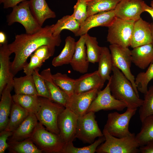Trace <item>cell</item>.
Masks as SVG:
<instances>
[{"mask_svg": "<svg viewBox=\"0 0 153 153\" xmlns=\"http://www.w3.org/2000/svg\"><path fill=\"white\" fill-rule=\"evenodd\" d=\"M29 4L32 13L42 27L46 19L56 17L55 12L50 8L45 0H30Z\"/></svg>", "mask_w": 153, "mask_h": 153, "instance_id": "obj_23", "label": "cell"}, {"mask_svg": "<svg viewBox=\"0 0 153 153\" xmlns=\"http://www.w3.org/2000/svg\"><path fill=\"white\" fill-rule=\"evenodd\" d=\"M95 113L89 112L78 117L76 137L84 143L91 144L97 137L104 136L95 120Z\"/></svg>", "mask_w": 153, "mask_h": 153, "instance_id": "obj_9", "label": "cell"}, {"mask_svg": "<svg viewBox=\"0 0 153 153\" xmlns=\"http://www.w3.org/2000/svg\"><path fill=\"white\" fill-rule=\"evenodd\" d=\"M35 114L30 112L19 126L12 132L8 143L20 141L30 138L39 122Z\"/></svg>", "mask_w": 153, "mask_h": 153, "instance_id": "obj_21", "label": "cell"}, {"mask_svg": "<svg viewBox=\"0 0 153 153\" xmlns=\"http://www.w3.org/2000/svg\"><path fill=\"white\" fill-rule=\"evenodd\" d=\"M12 88L7 84L1 94L0 102V131L5 130L8 121V116L13 100L10 92Z\"/></svg>", "mask_w": 153, "mask_h": 153, "instance_id": "obj_24", "label": "cell"}, {"mask_svg": "<svg viewBox=\"0 0 153 153\" xmlns=\"http://www.w3.org/2000/svg\"><path fill=\"white\" fill-rule=\"evenodd\" d=\"M85 35V44L88 61L94 64L97 63L101 53V47L99 46L96 37L90 36L88 33Z\"/></svg>", "mask_w": 153, "mask_h": 153, "instance_id": "obj_34", "label": "cell"}, {"mask_svg": "<svg viewBox=\"0 0 153 153\" xmlns=\"http://www.w3.org/2000/svg\"><path fill=\"white\" fill-rule=\"evenodd\" d=\"M126 107L127 106L125 103L116 99L112 95L108 81L105 88L98 92L86 113L90 111L95 112L101 110H116L121 111Z\"/></svg>", "mask_w": 153, "mask_h": 153, "instance_id": "obj_11", "label": "cell"}, {"mask_svg": "<svg viewBox=\"0 0 153 153\" xmlns=\"http://www.w3.org/2000/svg\"><path fill=\"white\" fill-rule=\"evenodd\" d=\"M135 21L124 20L116 17L108 27L107 41L110 44L128 48L130 45Z\"/></svg>", "mask_w": 153, "mask_h": 153, "instance_id": "obj_6", "label": "cell"}, {"mask_svg": "<svg viewBox=\"0 0 153 153\" xmlns=\"http://www.w3.org/2000/svg\"><path fill=\"white\" fill-rule=\"evenodd\" d=\"M40 74L46 83L51 100L66 108L67 105L69 97L55 82L53 78L50 69L48 68L43 70Z\"/></svg>", "mask_w": 153, "mask_h": 153, "instance_id": "obj_20", "label": "cell"}, {"mask_svg": "<svg viewBox=\"0 0 153 153\" xmlns=\"http://www.w3.org/2000/svg\"><path fill=\"white\" fill-rule=\"evenodd\" d=\"M73 8V12L72 15L81 26L88 17L87 2L84 0H77Z\"/></svg>", "mask_w": 153, "mask_h": 153, "instance_id": "obj_40", "label": "cell"}, {"mask_svg": "<svg viewBox=\"0 0 153 153\" xmlns=\"http://www.w3.org/2000/svg\"><path fill=\"white\" fill-rule=\"evenodd\" d=\"M29 138L42 152H63L65 143L58 135L49 131L39 122Z\"/></svg>", "mask_w": 153, "mask_h": 153, "instance_id": "obj_5", "label": "cell"}, {"mask_svg": "<svg viewBox=\"0 0 153 153\" xmlns=\"http://www.w3.org/2000/svg\"><path fill=\"white\" fill-rule=\"evenodd\" d=\"M104 84L97 70L85 73L75 79L74 93L79 94L95 88L101 90Z\"/></svg>", "mask_w": 153, "mask_h": 153, "instance_id": "obj_19", "label": "cell"}, {"mask_svg": "<svg viewBox=\"0 0 153 153\" xmlns=\"http://www.w3.org/2000/svg\"><path fill=\"white\" fill-rule=\"evenodd\" d=\"M80 26V24L72 15H67L58 20L55 24H52L53 35L54 37L60 35L61 32L64 29L68 30L75 35L78 31Z\"/></svg>", "mask_w": 153, "mask_h": 153, "instance_id": "obj_30", "label": "cell"}, {"mask_svg": "<svg viewBox=\"0 0 153 153\" xmlns=\"http://www.w3.org/2000/svg\"><path fill=\"white\" fill-rule=\"evenodd\" d=\"M116 17L114 10L99 12L87 17L75 35L81 36L88 33L91 28L98 26L108 27Z\"/></svg>", "mask_w": 153, "mask_h": 153, "instance_id": "obj_16", "label": "cell"}, {"mask_svg": "<svg viewBox=\"0 0 153 153\" xmlns=\"http://www.w3.org/2000/svg\"><path fill=\"white\" fill-rule=\"evenodd\" d=\"M85 1H86V2H88L90 1H92L93 0H84Z\"/></svg>", "mask_w": 153, "mask_h": 153, "instance_id": "obj_50", "label": "cell"}, {"mask_svg": "<svg viewBox=\"0 0 153 153\" xmlns=\"http://www.w3.org/2000/svg\"><path fill=\"white\" fill-rule=\"evenodd\" d=\"M39 97L40 107L35 114L39 122L49 131L59 135L58 119L65 107L48 99Z\"/></svg>", "mask_w": 153, "mask_h": 153, "instance_id": "obj_4", "label": "cell"}, {"mask_svg": "<svg viewBox=\"0 0 153 153\" xmlns=\"http://www.w3.org/2000/svg\"><path fill=\"white\" fill-rule=\"evenodd\" d=\"M52 25H47L32 34L17 35L14 41L8 44L9 49L15 54L10 63V70L14 76L28 63L27 58L38 48L43 45L55 47L60 45V35L54 37L52 31Z\"/></svg>", "mask_w": 153, "mask_h": 153, "instance_id": "obj_1", "label": "cell"}, {"mask_svg": "<svg viewBox=\"0 0 153 153\" xmlns=\"http://www.w3.org/2000/svg\"><path fill=\"white\" fill-rule=\"evenodd\" d=\"M105 140L104 136L99 137L90 145L80 148L75 147L73 142L65 143L62 153H94L97 148Z\"/></svg>", "mask_w": 153, "mask_h": 153, "instance_id": "obj_35", "label": "cell"}, {"mask_svg": "<svg viewBox=\"0 0 153 153\" xmlns=\"http://www.w3.org/2000/svg\"><path fill=\"white\" fill-rule=\"evenodd\" d=\"M97 71L104 82L109 81L113 67L111 55L109 49L106 46L101 47V52L98 61Z\"/></svg>", "mask_w": 153, "mask_h": 153, "instance_id": "obj_26", "label": "cell"}, {"mask_svg": "<svg viewBox=\"0 0 153 153\" xmlns=\"http://www.w3.org/2000/svg\"><path fill=\"white\" fill-rule=\"evenodd\" d=\"M137 109L127 108L126 111L120 114L116 112L110 113L104 126L106 130L111 135L118 138H122L132 135L129 130V122L135 114Z\"/></svg>", "mask_w": 153, "mask_h": 153, "instance_id": "obj_8", "label": "cell"}, {"mask_svg": "<svg viewBox=\"0 0 153 153\" xmlns=\"http://www.w3.org/2000/svg\"><path fill=\"white\" fill-rule=\"evenodd\" d=\"M7 149L12 153H42L29 138L23 141L8 143Z\"/></svg>", "mask_w": 153, "mask_h": 153, "instance_id": "obj_33", "label": "cell"}, {"mask_svg": "<svg viewBox=\"0 0 153 153\" xmlns=\"http://www.w3.org/2000/svg\"><path fill=\"white\" fill-rule=\"evenodd\" d=\"M39 68L34 71L32 76L38 96L51 100L48 87L43 78L39 73Z\"/></svg>", "mask_w": 153, "mask_h": 153, "instance_id": "obj_39", "label": "cell"}, {"mask_svg": "<svg viewBox=\"0 0 153 153\" xmlns=\"http://www.w3.org/2000/svg\"><path fill=\"white\" fill-rule=\"evenodd\" d=\"M144 11L148 13L153 20V8L148 6L146 3L144 7ZM152 23L153 24V23Z\"/></svg>", "mask_w": 153, "mask_h": 153, "instance_id": "obj_47", "label": "cell"}, {"mask_svg": "<svg viewBox=\"0 0 153 153\" xmlns=\"http://www.w3.org/2000/svg\"><path fill=\"white\" fill-rule=\"evenodd\" d=\"M55 47L43 45L38 48L33 53L43 62L54 54Z\"/></svg>", "mask_w": 153, "mask_h": 153, "instance_id": "obj_41", "label": "cell"}, {"mask_svg": "<svg viewBox=\"0 0 153 153\" xmlns=\"http://www.w3.org/2000/svg\"><path fill=\"white\" fill-rule=\"evenodd\" d=\"M8 41L0 44V95L8 84L13 88L14 76L10 70V56L12 54L8 48Z\"/></svg>", "mask_w": 153, "mask_h": 153, "instance_id": "obj_15", "label": "cell"}, {"mask_svg": "<svg viewBox=\"0 0 153 153\" xmlns=\"http://www.w3.org/2000/svg\"><path fill=\"white\" fill-rule=\"evenodd\" d=\"M112 71L108 81L112 95L125 103L127 108L137 109L141 106L143 100L137 95L131 82L117 67L113 66Z\"/></svg>", "mask_w": 153, "mask_h": 153, "instance_id": "obj_2", "label": "cell"}, {"mask_svg": "<svg viewBox=\"0 0 153 153\" xmlns=\"http://www.w3.org/2000/svg\"><path fill=\"white\" fill-rule=\"evenodd\" d=\"M13 88L16 94L38 95L32 75L14 78Z\"/></svg>", "mask_w": 153, "mask_h": 153, "instance_id": "obj_28", "label": "cell"}, {"mask_svg": "<svg viewBox=\"0 0 153 153\" xmlns=\"http://www.w3.org/2000/svg\"><path fill=\"white\" fill-rule=\"evenodd\" d=\"M139 150L141 153H153V139L148 141L145 145L140 146Z\"/></svg>", "mask_w": 153, "mask_h": 153, "instance_id": "obj_45", "label": "cell"}, {"mask_svg": "<svg viewBox=\"0 0 153 153\" xmlns=\"http://www.w3.org/2000/svg\"><path fill=\"white\" fill-rule=\"evenodd\" d=\"M65 42L61 53L52 60V64L54 67L70 64L71 62L75 52L76 42L75 39L70 36L66 38Z\"/></svg>", "mask_w": 153, "mask_h": 153, "instance_id": "obj_25", "label": "cell"}, {"mask_svg": "<svg viewBox=\"0 0 153 153\" xmlns=\"http://www.w3.org/2000/svg\"><path fill=\"white\" fill-rule=\"evenodd\" d=\"M12 132L5 130L0 131V153H4L7 149L9 144L7 140L12 134Z\"/></svg>", "mask_w": 153, "mask_h": 153, "instance_id": "obj_43", "label": "cell"}, {"mask_svg": "<svg viewBox=\"0 0 153 153\" xmlns=\"http://www.w3.org/2000/svg\"><path fill=\"white\" fill-rule=\"evenodd\" d=\"M29 112L13 101L10 113V118L5 130L13 131L19 126Z\"/></svg>", "mask_w": 153, "mask_h": 153, "instance_id": "obj_27", "label": "cell"}, {"mask_svg": "<svg viewBox=\"0 0 153 153\" xmlns=\"http://www.w3.org/2000/svg\"><path fill=\"white\" fill-rule=\"evenodd\" d=\"M109 49L113 66L118 69L131 82L136 94L139 97L138 91L135 83V78L130 69L132 63L131 50L128 48L115 44H110Z\"/></svg>", "mask_w": 153, "mask_h": 153, "instance_id": "obj_10", "label": "cell"}, {"mask_svg": "<svg viewBox=\"0 0 153 153\" xmlns=\"http://www.w3.org/2000/svg\"><path fill=\"white\" fill-rule=\"evenodd\" d=\"M153 79V63L149 66L145 72L139 73L135 78V83L138 90L145 94L147 91L149 83Z\"/></svg>", "mask_w": 153, "mask_h": 153, "instance_id": "obj_37", "label": "cell"}, {"mask_svg": "<svg viewBox=\"0 0 153 153\" xmlns=\"http://www.w3.org/2000/svg\"><path fill=\"white\" fill-rule=\"evenodd\" d=\"M52 77L57 85L69 97L74 94L75 79L69 77L66 74L59 72L52 75Z\"/></svg>", "mask_w": 153, "mask_h": 153, "instance_id": "obj_36", "label": "cell"}, {"mask_svg": "<svg viewBox=\"0 0 153 153\" xmlns=\"http://www.w3.org/2000/svg\"><path fill=\"white\" fill-rule=\"evenodd\" d=\"M7 40V39L6 36L4 32L2 31L0 32V44H3L5 43Z\"/></svg>", "mask_w": 153, "mask_h": 153, "instance_id": "obj_46", "label": "cell"}, {"mask_svg": "<svg viewBox=\"0 0 153 153\" xmlns=\"http://www.w3.org/2000/svg\"><path fill=\"white\" fill-rule=\"evenodd\" d=\"M102 132L105 141L97 148L98 153H137L139 152L140 145L134 133L122 138L114 137L104 129Z\"/></svg>", "mask_w": 153, "mask_h": 153, "instance_id": "obj_3", "label": "cell"}, {"mask_svg": "<svg viewBox=\"0 0 153 153\" xmlns=\"http://www.w3.org/2000/svg\"><path fill=\"white\" fill-rule=\"evenodd\" d=\"M151 24L141 18L134 23L130 46L134 48L151 43Z\"/></svg>", "mask_w": 153, "mask_h": 153, "instance_id": "obj_17", "label": "cell"}, {"mask_svg": "<svg viewBox=\"0 0 153 153\" xmlns=\"http://www.w3.org/2000/svg\"><path fill=\"white\" fill-rule=\"evenodd\" d=\"M132 63L140 69H146L153 63V46L151 43L133 48L131 50Z\"/></svg>", "mask_w": 153, "mask_h": 153, "instance_id": "obj_22", "label": "cell"}, {"mask_svg": "<svg viewBox=\"0 0 153 153\" xmlns=\"http://www.w3.org/2000/svg\"><path fill=\"white\" fill-rule=\"evenodd\" d=\"M12 98L14 103L29 112L35 114L39 110L40 102L37 95L15 94Z\"/></svg>", "mask_w": 153, "mask_h": 153, "instance_id": "obj_29", "label": "cell"}, {"mask_svg": "<svg viewBox=\"0 0 153 153\" xmlns=\"http://www.w3.org/2000/svg\"><path fill=\"white\" fill-rule=\"evenodd\" d=\"M141 122L140 131L135 135L140 147L153 139V114L147 116Z\"/></svg>", "mask_w": 153, "mask_h": 153, "instance_id": "obj_32", "label": "cell"}, {"mask_svg": "<svg viewBox=\"0 0 153 153\" xmlns=\"http://www.w3.org/2000/svg\"><path fill=\"white\" fill-rule=\"evenodd\" d=\"M26 0H0L1 3H3V8H13L20 3Z\"/></svg>", "mask_w": 153, "mask_h": 153, "instance_id": "obj_44", "label": "cell"}, {"mask_svg": "<svg viewBox=\"0 0 153 153\" xmlns=\"http://www.w3.org/2000/svg\"><path fill=\"white\" fill-rule=\"evenodd\" d=\"M100 90L95 88L79 94L74 93L69 97L66 108H68L78 117L84 115Z\"/></svg>", "mask_w": 153, "mask_h": 153, "instance_id": "obj_14", "label": "cell"}, {"mask_svg": "<svg viewBox=\"0 0 153 153\" xmlns=\"http://www.w3.org/2000/svg\"><path fill=\"white\" fill-rule=\"evenodd\" d=\"M151 35H152V46H153V24L152 23L151 24Z\"/></svg>", "mask_w": 153, "mask_h": 153, "instance_id": "obj_48", "label": "cell"}, {"mask_svg": "<svg viewBox=\"0 0 153 153\" xmlns=\"http://www.w3.org/2000/svg\"><path fill=\"white\" fill-rule=\"evenodd\" d=\"M7 17L8 25L10 26L18 22L24 27L26 33L32 34L39 31L42 27L38 24L30 10L29 1L20 3L13 8Z\"/></svg>", "mask_w": 153, "mask_h": 153, "instance_id": "obj_7", "label": "cell"}, {"mask_svg": "<svg viewBox=\"0 0 153 153\" xmlns=\"http://www.w3.org/2000/svg\"><path fill=\"white\" fill-rule=\"evenodd\" d=\"M150 5L151 7L153 8V0L151 2Z\"/></svg>", "mask_w": 153, "mask_h": 153, "instance_id": "obj_49", "label": "cell"}, {"mask_svg": "<svg viewBox=\"0 0 153 153\" xmlns=\"http://www.w3.org/2000/svg\"><path fill=\"white\" fill-rule=\"evenodd\" d=\"M143 100L139 110L141 122L147 116L153 114V86H151L144 94Z\"/></svg>", "mask_w": 153, "mask_h": 153, "instance_id": "obj_38", "label": "cell"}, {"mask_svg": "<svg viewBox=\"0 0 153 153\" xmlns=\"http://www.w3.org/2000/svg\"><path fill=\"white\" fill-rule=\"evenodd\" d=\"M122 0H93L87 2L88 17L102 12L113 10Z\"/></svg>", "mask_w": 153, "mask_h": 153, "instance_id": "obj_31", "label": "cell"}, {"mask_svg": "<svg viewBox=\"0 0 153 153\" xmlns=\"http://www.w3.org/2000/svg\"><path fill=\"white\" fill-rule=\"evenodd\" d=\"M30 57L29 62L28 63L23 69L26 75H32L34 70L37 68H40L44 63L33 53Z\"/></svg>", "mask_w": 153, "mask_h": 153, "instance_id": "obj_42", "label": "cell"}, {"mask_svg": "<svg viewBox=\"0 0 153 153\" xmlns=\"http://www.w3.org/2000/svg\"><path fill=\"white\" fill-rule=\"evenodd\" d=\"M145 4L143 0H122L114 9L115 16L124 20L136 21L144 12Z\"/></svg>", "mask_w": 153, "mask_h": 153, "instance_id": "obj_13", "label": "cell"}, {"mask_svg": "<svg viewBox=\"0 0 153 153\" xmlns=\"http://www.w3.org/2000/svg\"><path fill=\"white\" fill-rule=\"evenodd\" d=\"M85 34L81 35L76 42L75 52L70 64L73 70L82 74L87 72L89 62L85 44Z\"/></svg>", "mask_w": 153, "mask_h": 153, "instance_id": "obj_18", "label": "cell"}, {"mask_svg": "<svg viewBox=\"0 0 153 153\" xmlns=\"http://www.w3.org/2000/svg\"><path fill=\"white\" fill-rule=\"evenodd\" d=\"M78 118L76 115L67 108H65L58 117L59 135L65 144L73 142L76 138Z\"/></svg>", "mask_w": 153, "mask_h": 153, "instance_id": "obj_12", "label": "cell"}]
</instances>
